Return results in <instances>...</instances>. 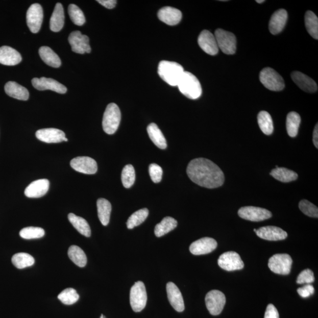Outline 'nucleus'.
<instances>
[{"label": "nucleus", "instance_id": "nucleus-36", "mask_svg": "<svg viewBox=\"0 0 318 318\" xmlns=\"http://www.w3.org/2000/svg\"><path fill=\"white\" fill-rule=\"evenodd\" d=\"M259 126L262 132L266 135H271L274 132L273 118L269 113L261 111L258 116Z\"/></svg>", "mask_w": 318, "mask_h": 318}, {"label": "nucleus", "instance_id": "nucleus-22", "mask_svg": "<svg viewBox=\"0 0 318 318\" xmlns=\"http://www.w3.org/2000/svg\"><path fill=\"white\" fill-rule=\"evenodd\" d=\"M160 20L168 26H175L181 21L182 14L181 11L172 7H164L158 14Z\"/></svg>", "mask_w": 318, "mask_h": 318}, {"label": "nucleus", "instance_id": "nucleus-44", "mask_svg": "<svg viewBox=\"0 0 318 318\" xmlns=\"http://www.w3.org/2000/svg\"><path fill=\"white\" fill-rule=\"evenodd\" d=\"M299 208L306 215L311 217H318L317 207L311 202L307 200H302L299 204Z\"/></svg>", "mask_w": 318, "mask_h": 318}, {"label": "nucleus", "instance_id": "nucleus-3", "mask_svg": "<svg viewBox=\"0 0 318 318\" xmlns=\"http://www.w3.org/2000/svg\"><path fill=\"white\" fill-rule=\"evenodd\" d=\"M180 91L187 98L197 99L202 93V86L196 76L185 71L178 84Z\"/></svg>", "mask_w": 318, "mask_h": 318}, {"label": "nucleus", "instance_id": "nucleus-17", "mask_svg": "<svg viewBox=\"0 0 318 318\" xmlns=\"http://www.w3.org/2000/svg\"><path fill=\"white\" fill-rule=\"evenodd\" d=\"M198 44L208 55L214 56L219 52L215 37L208 30H204L198 37Z\"/></svg>", "mask_w": 318, "mask_h": 318}, {"label": "nucleus", "instance_id": "nucleus-46", "mask_svg": "<svg viewBox=\"0 0 318 318\" xmlns=\"http://www.w3.org/2000/svg\"><path fill=\"white\" fill-rule=\"evenodd\" d=\"M149 175L152 181L154 183H159L162 181L163 170L162 167L156 163H152L149 166Z\"/></svg>", "mask_w": 318, "mask_h": 318}, {"label": "nucleus", "instance_id": "nucleus-14", "mask_svg": "<svg viewBox=\"0 0 318 318\" xmlns=\"http://www.w3.org/2000/svg\"><path fill=\"white\" fill-rule=\"evenodd\" d=\"M70 165L76 171L84 174L93 175L97 171V162L89 157H78L72 159Z\"/></svg>", "mask_w": 318, "mask_h": 318}, {"label": "nucleus", "instance_id": "nucleus-2", "mask_svg": "<svg viewBox=\"0 0 318 318\" xmlns=\"http://www.w3.org/2000/svg\"><path fill=\"white\" fill-rule=\"evenodd\" d=\"M184 72L185 71L181 65L174 61L163 60L159 64V76L172 86H178Z\"/></svg>", "mask_w": 318, "mask_h": 318}, {"label": "nucleus", "instance_id": "nucleus-33", "mask_svg": "<svg viewBox=\"0 0 318 318\" xmlns=\"http://www.w3.org/2000/svg\"><path fill=\"white\" fill-rule=\"evenodd\" d=\"M178 226V222L174 218L167 216L164 217L160 223L157 224L155 229V235L162 237L168 232L173 231Z\"/></svg>", "mask_w": 318, "mask_h": 318}, {"label": "nucleus", "instance_id": "nucleus-12", "mask_svg": "<svg viewBox=\"0 0 318 318\" xmlns=\"http://www.w3.org/2000/svg\"><path fill=\"white\" fill-rule=\"evenodd\" d=\"M218 265L225 271H234L242 270L244 263L240 256L235 252H227L220 256Z\"/></svg>", "mask_w": 318, "mask_h": 318}, {"label": "nucleus", "instance_id": "nucleus-7", "mask_svg": "<svg viewBox=\"0 0 318 318\" xmlns=\"http://www.w3.org/2000/svg\"><path fill=\"white\" fill-rule=\"evenodd\" d=\"M292 262V259L288 254H275L270 259L268 266L275 274L287 275L290 273Z\"/></svg>", "mask_w": 318, "mask_h": 318}, {"label": "nucleus", "instance_id": "nucleus-37", "mask_svg": "<svg viewBox=\"0 0 318 318\" xmlns=\"http://www.w3.org/2000/svg\"><path fill=\"white\" fill-rule=\"evenodd\" d=\"M11 261L15 267L21 270L33 265L35 260L27 253H18L13 256Z\"/></svg>", "mask_w": 318, "mask_h": 318}, {"label": "nucleus", "instance_id": "nucleus-32", "mask_svg": "<svg viewBox=\"0 0 318 318\" xmlns=\"http://www.w3.org/2000/svg\"><path fill=\"white\" fill-rule=\"evenodd\" d=\"M68 219L80 234L86 237H90L91 236L90 226L84 218L76 216L74 213H70L68 215Z\"/></svg>", "mask_w": 318, "mask_h": 318}, {"label": "nucleus", "instance_id": "nucleus-11", "mask_svg": "<svg viewBox=\"0 0 318 318\" xmlns=\"http://www.w3.org/2000/svg\"><path fill=\"white\" fill-rule=\"evenodd\" d=\"M27 24L31 32L37 33L41 29L43 20V10L39 4H33L26 14Z\"/></svg>", "mask_w": 318, "mask_h": 318}, {"label": "nucleus", "instance_id": "nucleus-16", "mask_svg": "<svg viewBox=\"0 0 318 318\" xmlns=\"http://www.w3.org/2000/svg\"><path fill=\"white\" fill-rule=\"evenodd\" d=\"M32 84L36 89L40 91L50 90L56 93L64 94L67 90L66 86L51 78H34Z\"/></svg>", "mask_w": 318, "mask_h": 318}, {"label": "nucleus", "instance_id": "nucleus-51", "mask_svg": "<svg viewBox=\"0 0 318 318\" xmlns=\"http://www.w3.org/2000/svg\"><path fill=\"white\" fill-rule=\"evenodd\" d=\"M256 2L258 3H262L263 2H265V1H264V0H262V1H256Z\"/></svg>", "mask_w": 318, "mask_h": 318}, {"label": "nucleus", "instance_id": "nucleus-50", "mask_svg": "<svg viewBox=\"0 0 318 318\" xmlns=\"http://www.w3.org/2000/svg\"><path fill=\"white\" fill-rule=\"evenodd\" d=\"M313 142L315 146L318 148V126L317 124L315 126L313 133Z\"/></svg>", "mask_w": 318, "mask_h": 318}, {"label": "nucleus", "instance_id": "nucleus-10", "mask_svg": "<svg viewBox=\"0 0 318 318\" xmlns=\"http://www.w3.org/2000/svg\"><path fill=\"white\" fill-rule=\"evenodd\" d=\"M238 215L242 219L252 222L265 221L273 216L269 210L255 206H245L241 208Z\"/></svg>", "mask_w": 318, "mask_h": 318}, {"label": "nucleus", "instance_id": "nucleus-39", "mask_svg": "<svg viewBox=\"0 0 318 318\" xmlns=\"http://www.w3.org/2000/svg\"><path fill=\"white\" fill-rule=\"evenodd\" d=\"M149 210L146 208L137 210L130 216L127 222V227L132 229L143 223L149 215Z\"/></svg>", "mask_w": 318, "mask_h": 318}, {"label": "nucleus", "instance_id": "nucleus-38", "mask_svg": "<svg viewBox=\"0 0 318 318\" xmlns=\"http://www.w3.org/2000/svg\"><path fill=\"white\" fill-rule=\"evenodd\" d=\"M305 23L308 33L315 39H318V19L311 11H308L305 15Z\"/></svg>", "mask_w": 318, "mask_h": 318}, {"label": "nucleus", "instance_id": "nucleus-45", "mask_svg": "<svg viewBox=\"0 0 318 318\" xmlns=\"http://www.w3.org/2000/svg\"><path fill=\"white\" fill-rule=\"evenodd\" d=\"M315 281V277L314 274L311 270L306 269L300 273L298 275L297 282L298 284H311Z\"/></svg>", "mask_w": 318, "mask_h": 318}, {"label": "nucleus", "instance_id": "nucleus-8", "mask_svg": "<svg viewBox=\"0 0 318 318\" xmlns=\"http://www.w3.org/2000/svg\"><path fill=\"white\" fill-rule=\"evenodd\" d=\"M218 47L226 55H233L236 50V38L234 34L223 29H217L214 33Z\"/></svg>", "mask_w": 318, "mask_h": 318}, {"label": "nucleus", "instance_id": "nucleus-48", "mask_svg": "<svg viewBox=\"0 0 318 318\" xmlns=\"http://www.w3.org/2000/svg\"><path fill=\"white\" fill-rule=\"evenodd\" d=\"M264 318H279L278 310L274 305H267Z\"/></svg>", "mask_w": 318, "mask_h": 318}, {"label": "nucleus", "instance_id": "nucleus-25", "mask_svg": "<svg viewBox=\"0 0 318 318\" xmlns=\"http://www.w3.org/2000/svg\"><path fill=\"white\" fill-rule=\"evenodd\" d=\"M288 19V13L284 9H280L272 15L269 24L270 32L276 35L281 33L284 29Z\"/></svg>", "mask_w": 318, "mask_h": 318}, {"label": "nucleus", "instance_id": "nucleus-29", "mask_svg": "<svg viewBox=\"0 0 318 318\" xmlns=\"http://www.w3.org/2000/svg\"><path fill=\"white\" fill-rule=\"evenodd\" d=\"M97 207L100 221L103 226H107L109 223L112 205L106 199L100 198L97 201Z\"/></svg>", "mask_w": 318, "mask_h": 318}, {"label": "nucleus", "instance_id": "nucleus-41", "mask_svg": "<svg viewBox=\"0 0 318 318\" xmlns=\"http://www.w3.org/2000/svg\"><path fill=\"white\" fill-rule=\"evenodd\" d=\"M58 299L63 304L71 305L78 301L79 296L76 290L70 288L63 290L59 295Z\"/></svg>", "mask_w": 318, "mask_h": 318}, {"label": "nucleus", "instance_id": "nucleus-43", "mask_svg": "<svg viewBox=\"0 0 318 318\" xmlns=\"http://www.w3.org/2000/svg\"><path fill=\"white\" fill-rule=\"evenodd\" d=\"M45 235L43 228L38 227H28L21 230L20 235L23 239H39Z\"/></svg>", "mask_w": 318, "mask_h": 318}, {"label": "nucleus", "instance_id": "nucleus-35", "mask_svg": "<svg viewBox=\"0 0 318 318\" xmlns=\"http://www.w3.org/2000/svg\"><path fill=\"white\" fill-rule=\"evenodd\" d=\"M301 121V118L300 114L297 112H290L287 115L286 129L290 137H295L297 136Z\"/></svg>", "mask_w": 318, "mask_h": 318}, {"label": "nucleus", "instance_id": "nucleus-30", "mask_svg": "<svg viewBox=\"0 0 318 318\" xmlns=\"http://www.w3.org/2000/svg\"><path fill=\"white\" fill-rule=\"evenodd\" d=\"M39 55L45 64L52 67L58 68L61 66V60L58 55L47 46L39 49Z\"/></svg>", "mask_w": 318, "mask_h": 318}, {"label": "nucleus", "instance_id": "nucleus-47", "mask_svg": "<svg viewBox=\"0 0 318 318\" xmlns=\"http://www.w3.org/2000/svg\"><path fill=\"white\" fill-rule=\"evenodd\" d=\"M297 292L302 298H306L312 296L315 292V289L311 284H306L302 288H298Z\"/></svg>", "mask_w": 318, "mask_h": 318}, {"label": "nucleus", "instance_id": "nucleus-42", "mask_svg": "<svg viewBox=\"0 0 318 318\" xmlns=\"http://www.w3.org/2000/svg\"><path fill=\"white\" fill-rule=\"evenodd\" d=\"M68 11L71 20L75 25L82 26L85 23V17L83 11L78 6L72 4L68 6Z\"/></svg>", "mask_w": 318, "mask_h": 318}, {"label": "nucleus", "instance_id": "nucleus-19", "mask_svg": "<svg viewBox=\"0 0 318 318\" xmlns=\"http://www.w3.org/2000/svg\"><path fill=\"white\" fill-rule=\"evenodd\" d=\"M167 298L170 304L176 311L182 312L185 310V304L182 293L178 287L173 282H168L166 285Z\"/></svg>", "mask_w": 318, "mask_h": 318}, {"label": "nucleus", "instance_id": "nucleus-23", "mask_svg": "<svg viewBox=\"0 0 318 318\" xmlns=\"http://www.w3.org/2000/svg\"><path fill=\"white\" fill-rule=\"evenodd\" d=\"M293 81L301 89L307 93H315L317 90V84L309 76L300 71H293L291 74Z\"/></svg>", "mask_w": 318, "mask_h": 318}, {"label": "nucleus", "instance_id": "nucleus-21", "mask_svg": "<svg viewBox=\"0 0 318 318\" xmlns=\"http://www.w3.org/2000/svg\"><path fill=\"white\" fill-rule=\"evenodd\" d=\"M49 187L48 180L45 179L37 180L30 183L26 187L25 194L29 198H39L47 193Z\"/></svg>", "mask_w": 318, "mask_h": 318}, {"label": "nucleus", "instance_id": "nucleus-5", "mask_svg": "<svg viewBox=\"0 0 318 318\" xmlns=\"http://www.w3.org/2000/svg\"><path fill=\"white\" fill-rule=\"evenodd\" d=\"M259 79L266 89L272 91H281L285 87L282 77L273 68L266 67L260 71Z\"/></svg>", "mask_w": 318, "mask_h": 318}, {"label": "nucleus", "instance_id": "nucleus-34", "mask_svg": "<svg viewBox=\"0 0 318 318\" xmlns=\"http://www.w3.org/2000/svg\"><path fill=\"white\" fill-rule=\"evenodd\" d=\"M68 256L71 261L77 266L83 267L87 264V256L81 248L76 245H72L68 249Z\"/></svg>", "mask_w": 318, "mask_h": 318}, {"label": "nucleus", "instance_id": "nucleus-20", "mask_svg": "<svg viewBox=\"0 0 318 318\" xmlns=\"http://www.w3.org/2000/svg\"><path fill=\"white\" fill-rule=\"evenodd\" d=\"M256 233L260 238L270 241L284 240L288 236V233L283 229L274 226L260 228L256 230Z\"/></svg>", "mask_w": 318, "mask_h": 318}, {"label": "nucleus", "instance_id": "nucleus-49", "mask_svg": "<svg viewBox=\"0 0 318 318\" xmlns=\"http://www.w3.org/2000/svg\"><path fill=\"white\" fill-rule=\"evenodd\" d=\"M97 2L108 9H113L117 4L116 0H98Z\"/></svg>", "mask_w": 318, "mask_h": 318}, {"label": "nucleus", "instance_id": "nucleus-40", "mask_svg": "<svg viewBox=\"0 0 318 318\" xmlns=\"http://www.w3.org/2000/svg\"><path fill=\"white\" fill-rule=\"evenodd\" d=\"M136 174L135 168L132 164H128L124 168L121 173V181L125 188H130L135 182Z\"/></svg>", "mask_w": 318, "mask_h": 318}, {"label": "nucleus", "instance_id": "nucleus-28", "mask_svg": "<svg viewBox=\"0 0 318 318\" xmlns=\"http://www.w3.org/2000/svg\"><path fill=\"white\" fill-rule=\"evenodd\" d=\"M149 137L157 147L161 149L167 148V142L163 134L155 124H151L147 128Z\"/></svg>", "mask_w": 318, "mask_h": 318}, {"label": "nucleus", "instance_id": "nucleus-15", "mask_svg": "<svg viewBox=\"0 0 318 318\" xmlns=\"http://www.w3.org/2000/svg\"><path fill=\"white\" fill-rule=\"evenodd\" d=\"M217 247L215 240L211 237H203L195 241L190 244V252L194 255H202L210 254Z\"/></svg>", "mask_w": 318, "mask_h": 318}, {"label": "nucleus", "instance_id": "nucleus-27", "mask_svg": "<svg viewBox=\"0 0 318 318\" xmlns=\"http://www.w3.org/2000/svg\"><path fill=\"white\" fill-rule=\"evenodd\" d=\"M64 25V12L62 5L57 3L50 20V28L52 32H59Z\"/></svg>", "mask_w": 318, "mask_h": 318}, {"label": "nucleus", "instance_id": "nucleus-4", "mask_svg": "<svg viewBox=\"0 0 318 318\" xmlns=\"http://www.w3.org/2000/svg\"><path fill=\"white\" fill-rule=\"evenodd\" d=\"M121 120L119 107L115 103L107 106L103 118V128L108 135H113L118 129Z\"/></svg>", "mask_w": 318, "mask_h": 318}, {"label": "nucleus", "instance_id": "nucleus-9", "mask_svg": "<svg viewBox=\"0 0 318 318\" xmlns=\"http://www.w3.org/2000/svg\"><path fill=\"white\" fill-rule=\"evenodd\" d=\"M207 309L211 315L216 316L223 311L226 304L225 295L219 290H213L207 293L205 298Z\"/></svg>", "mask_w": 318, "mask_h": 318}, {"label": "nucleus", "instance_id": "nucleus-6", "mask_svg": "<svg viewBox=\"0 0 318 318\" xmlns=\"http://www.w3.org/2000/svg\"><path fill=\"white\" fill-rule=\"evenodd\" d=\"M148 301L146 290L144 283L136 282L130 289V302L133 311L139 312L145 308Z\"/></svg>", "mask_w": 318, "mask_h": 318}, {"label": "nucleus", "instance_id": "nucleus-1", "mask_svg": "<svg viewBox=\"0 0 318 318\" xmlns=\"http://www.w3.org/2000/svg\"><path fill=\"white\" fill-rule=\"evenodd\" d=\"M187 174L191 181L206 188H217L225 182V175L221 168L208 159L191 160L187 166Z\"/></svg>", "mask_w": 318, "mask_h": 318}, {"label": "nucleus", "instance_id": "nucleus-31", "mask_svg": "<svg viewBox=\"0 0 318 318\" xmlns=\"http://www.w3.org/2000/svg\"><path fill=\"white\" fill-rule=\"evenodd\" d=\"M270 175L278 181L283 183H289L296 181L298 178V175L296 172L285 167H278L275 168L271 172Z\"/></svg>", "mask_w": 318, "mask_h": 318}, {"label": "nucleus", "instance_id": "nucleus-24", "mask_svg": "<svg viewBox=\"0 0 318 318\" xmlns=\"http://www.w3.org/2000/svg\"><path fill=\"white\" fill-rule=\"evenodd\" d=\"M21 60V56L16 50L9 46L0 47V64L6 66H15L20 63Z\"/></svg>", "mask_w": 318, "mask_h": 318}, {"label": "nucleus", "instance_id": "nucleus-52", "mask_svg": "<svg viewBox=\"0 0 318 318\" xmlns=\"http://www.w3.org/2000/svg\"><path fill=\"white\" fill-rule=\"evenodd\" d=\"M100 318H106V317H105V316H104V315H101V317H100Z\"/></svg>", "mask_w": 318, "mask_h": 318}, {"label": "nucleus", "instance_id": "nucleus-26", "mask_svg": "<svg viewBox=\"0 0 318 318\" xmlns=\"http://www.w3.org/2000/svg\"><path fill=\"white\" fill-rule=\"evenodd\" d=\"M6 93L9 96L26 101L29 98V92L25 87L16 82H9L6 83L5 87Z\"/></svg>", "mask_w": 318, "mask_h": 318}, {"label": "nucleus", "instance_id": "nucleus-18", "mask_svg": "<svg viewBox=\"0 0 318 318\" xmlns=\"http://www.w3.org/2000/svg\"><path fill=\"white\" fill-rule=\"evenodd\" d=\"M36 137L43 142L57 143L62 142L66 139V135L61 130L48 128L38 130L36 133Z\"/></svg>", "mask_w": 318, "mask_h": 318}, {"label": "nucleus", "instance_id": "nucleus-13", "mask_svg": "<svg viewBox=\"0 0 318 318\" xmlns=\"http://www.w3.org/2000/svg\"><path fill=\"white\" fill-rule=\"evenodd\" d=\"M72 51L83 55L84 53H90L91 49L89 45V38L83 35L79 31L72 32L68 37Z\"/></svg>", "mask_w": 318, "mask_h": 318}]
</instances>
